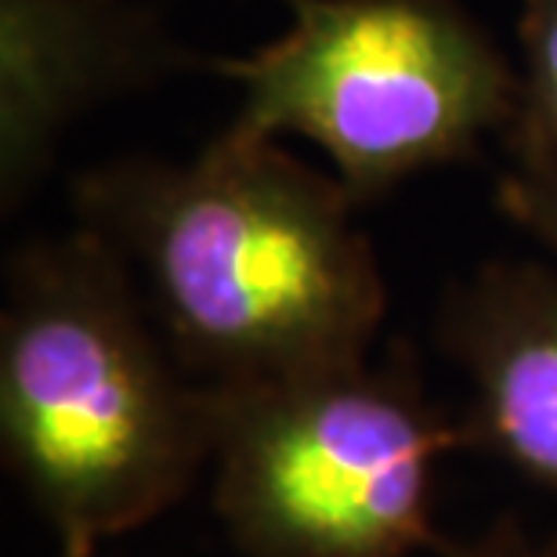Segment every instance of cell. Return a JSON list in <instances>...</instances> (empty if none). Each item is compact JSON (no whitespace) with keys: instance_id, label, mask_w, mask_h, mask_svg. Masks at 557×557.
Masks as SVG:
<instances>
[{"instance_id":"cell-1","label":"cell","mask_w":557,"mask_h":557,"mask_svg":"<svg viewBox=\"0 0 557 557\" xmlns=\"http://www.w3.org/2000/svg\"><path fill=\"white\" fill-rule=\"evenodd\" d=\"M73 210L120 258L193 381L239 387L370 359L387 311L359 203L275 138L225 127L196 160H116Z\"/></svg>"},{"instance_id":"cell-2","label":"cell","mask_w":557,"mask_h":557,"mask_svg":"<svg viewBox=\"0 0 557 557\" xmlns=\"http://www.w3.org/2000/svg\"><path fill=\"white\" fill-rule=\"evenodd\" d=\"M0 453L62 557H95L210 467V395L166 348L127 261L76 225L11 253Z\"/></svg>"},{"instance_id":"cell-3","label":"cell","mask_w":557,"mask_h":557,"mask_svg":"<svg viewBox=\"0 0 557 557\" xmlns=\"http://www.w3.org/2000/svg\"><path fill=\"white\" fill-rule=\"evenodd\" d=\"M214 510L243 557H420L434 467L467 445L409 355L207 387Z\"/></svg>"},{"instance_id":"cell-4","label":"cell","mask_w":557,"mask_h":557,"mask_svg":"<svg viewBox=\"0 0 557 557\" xmlns=\"http://www.w3.org/2000/svg\"><path fill=\"white\" fill-rule=\"evenodd\" d=\"M289 29L253 54L207 59L239 87L228 127L319 145L359 207L504 138L518 65L456 0H286Z\"/></svg>"},{"instance_id":"cell-5","label":"cell","mask_w":557,"mask_h":557,"mask_svg":"<svg viewBox=\"0 0 557 557\" xmlns=\"http://www.w3.org/2000/svg\"><path fill=\"white\" fill-rule=\"evenodd\" d=\"M188 59L131 0H0V199L15 210L70 120Z\"/></svg>"},{"instance_id":"cell-6","label":"cell","mask_w":557,"mask_h":557,"mask_svg":"<svg viewBox=\"0 0 557 557\" xmlns=\"http://www.w3.org/2000/svg\"><path fill=\"white\" fill-rule=\"evenodd\" d=\"M438 344L471 387L460 417L467 445L557 499V269L478 264L442 300Z\"/></svg>"},{"instance_id":"cell-7","label":"cell","mask_w":557,"mask_h":557,"mask_svg":"<svg viewBox=\"0 0 557 557\" xmlns=\"http://www.w3.org/2000/svg\"><path fill=\"white\" fill-rule=\"evenodd\" d=\"M518 106L504 131L507 166L557 160V0H521Z\"/></svg>"},{"instance_id":"cell-8","label":"cell","mask_w":557,"mask_h":557,"mask_svg":"<svg viewBox=\"0 0 557 557\" xmlns=\"http://www.w3.org/2000/svg\"><path fill=\"white\" fill-rule=\"evenodd\" d=\"M496 207L510 225H518L557 258V160L507 166L496 182Z\"/></svg>"},{"instance_id":"cell-9","label":"cell","mask_w":557,"mask_h":557,"mask_svg":"<svg viewBox=\"0 0 557 557\" xmlns=\"http://www.w3.org/2000/svg\"><path fill=\"white\" fill-rule=\"evenodd\" d=\"M420 557H557V525L532 532L518 518H507L471 540L442 536Z\"/></svg>"}]
</instances>
